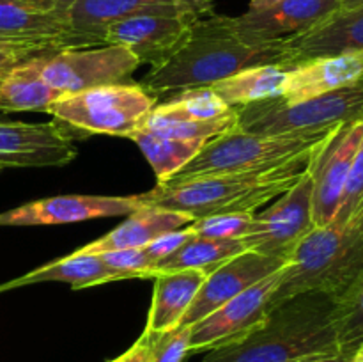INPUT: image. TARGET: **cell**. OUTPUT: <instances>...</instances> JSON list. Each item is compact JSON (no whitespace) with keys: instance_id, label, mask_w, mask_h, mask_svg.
I'll list each match as a JSON object with an SVG mask.
<instances>
[{"instance_id":"obj_1","label":"cell","mask_w":363,"mask_h":362,"mask_svg":"<svg viewBox=\"0 0 363 362\" xmlns=\"http://www.w3.org/2000/svg\"><path fill=\"white\" fill-rule=\"evenodd\" d=\"M262 64H293L282 39L248 45L234 31L233 16L213 13L197 18L186 41L165 62L151 67L140 85L160 98L186 89L211 87L245 67Z\"/></svg>"},{"instance_id":"obj_2","label":"cell","mask_w":363,"mask_h":362,"mask_svg":"<svg viewBox=\"0 0 363 362\" xmlns=\"http://www.w3.org/2000/svg\"><path fill=\"white\" fill-rule=\"evenodd\" d=\"M333 309L335 300L325 293L287 298L248 336L208 351L202 362H301L340 353Z\"/></svg>"},{"instance_id":"obj_3","label":"cell","mask_w":363,"mask_h":362,"mask_svg":"<svg viewBox=\"0 0 363 362\" xmlns=\"http://www.w3.org/2000/svg\"><path fill=\"white\" fill-rule=\"evenodd\" d=\"M315 151L318 148L308 155L268 169L195 177L155 187L140 194V197L147 206L188 213L194 220L223 213H255V209L280 197L303 176Z\"/></svg>"},{"instance_id":"obj_4","label":"cell","mask_w":363,"mask_h":362,"mask_svg":"<svg viewBox=\"0 0 363 362\" xmlns=\"http://www.w3.org/2000/svg\"><path fill=\"white\" fill-rule=\"evenodd\" d=\"M363 273V202L344 222L314 227L280 273L272 309L301 293L339 300Z\"/></svg>"},{"instance_id":"obj_5","label":"cell","mask_w":363,"mask_h":362,"mask_svg":"<svg viewBox=\"0 0 363 362\" xmlns=\"http://www.w3.org/2000/svg\"><path fill=\"white\" fill-rule=\"evenodd\" d=\"M335 128L315 131H294V133L261 135L236 130L211 138L190 163L174 174L165 185L195 180L218 174L247 172V170L268 169L284 162L308 155L328 138ZM158 187V185H156ZM163 187V185H162Z\"/></svg>"},{"instance_id":"obj_6","label":"cell","mask_w":363,"mask_h":362,"mask_svg":"<svg viewBox=\"0 0 363 362\" xmlns=\"http://www.w3.org/2000/svg\"><path fill=\"white\" fill-rule=\"evenodd\" d=\"M156 105L158 98L140 84H112L59 96L46 114L55 123L87 133L130 138L144 126Z\"/></svg>"},{"instance_id":"obj_7","label":"cell","mask_w":363,"mask_h":362,"mask_svg":"<svg viewBox=\"0 0 363 362\" xmlns=\"http://www.w3.org/2000/svg\"><path fill=\"white\" fill-rule=\"evenodd\" d=\"M360 119H363V78L291 105L273 98L238 106V128L261 135L330 130Z\"/></svg>"},{"instance_id":"obj_8","label":"cell","mask_w":363,"mask_h":362,"mask_svg":"<svg viewBox=\"0 0 363 362\" xmlns=\"http://www.w3.org/2000/svg\"><path fill=\"white\" fill-rule=\"evenodd\" d=\"M43 80L60 94L112 84H130L140 66L137 57L119 45L69 48L34 55Z\"/></svg>"},{"instance_id":"obj_9","label":"cell","mask_w":363,"mask_h":362,"mask_svg":"<svg viewBox=\"0 0 363 362\" xmlns=\"http://www.w3.org/2000/svg\"><path fill=\"white\" fill-rule=\"evenodd\" d=\"M315 227L312 213L311 170L284 192L269 208L255 213L247 236L241 238L245 251L275 256L289 261L298 245Z\"/></svg>"},{"instance_id":"obj_10","label":"cell","mask_w":363,"mask_h":362,"mask_svg":"<svg viewBox=\"0 0 363 362\" xmlns=\"http://www.w3.org/2000/svg\"><path fill=\"white\" fill-rule=\"evenodd\" d=\"M67 23L78 48L101 46L103 34L113 21L144 14H188L208 16L215 13V0H62Z\"/></svg>"},{"instance_id":"obj_11","label":"cell","mask_w":363,"mask_h":362,"mask_svg":"<svg viewBox=\"0 0 363 362\" xmlns=\"http://www.w3.org/2000/svg\"><path fill=\"white\" fill-rule=\"evenodd\" d=\"M280 273L282 268L191 325L190 355L238 343L257 329L272 311V297L280 283Z\"/></svg>"},{"instance_id":"obj_12","label":"cell","mask_w":363,"mask_h":362,"mask_svg":"<svg viewBox=\"0 0 363 362\" xmlns=\"http://www.w3.org/2000/svg\"><path fill=\"white\" fill-rule=\"evenodd\" d=\"M0 38L34 55L78 48L62 0H0Z\"/></svg>"},{"instance_id":"obj_13","label":"cell","mask_w":363,"mask_h":362,"mask_svg":"<svg viewBox=\"0 0 363 362\" xmlns=\"http://www.w3.org/2000/svg\"><path fill=\"white\" fill-rule=\"evenodd\" d=\"M363 138V119L340 124L308 162L312 177V213L315 227L333 222L342 201L351 163Z\"/></svg>"},{"instance_id":"obj_14","label":"cell","mask_w":363,"mask_h":362,"mask_svg":"<svg viewBox=\"0 0 363 362\" xmlns=\"http://www.w3.org/2000/svg\"><path fill=\"white\" fill-rule=\"evenodd\" d=\"M144 206L140 195H59L0 213V226H60L124 216Z\"/></svg>"},{"instance_id":"obj_15","label":"cell","mask_w":363,"mask_h":362,"mask_svg":"<svg viewBox=\"0 0 363 362\" xmlns=\"http://www.w3.org/2000/svg\"><path fill=\"white\" fill-rule=\"evenodd\" d=\"M195 20L197 18L188 14H144L124 18L106 27L103 43L124 46L137 57L138 62L156 67L186 41Z\"/></svg>"},{"instance_id":"obj_16","label":"cell","mask_w":363,"mask_h":362,"mask_svg":"<svg viewBox=\"0 0 363 362\" xmlns=\"http://www.w3.org/2000/svg\"><path fill=\"white\" fill-rule=\"evenodd\" d=\"M286 265V259L259 254V252L245 251L234 256L206 277L204 284L195 295L190 309L181 319L179 325H195L206 316L215 312L216 309L222 307L230 298L238 297L254 284L279 272Z\"/></svg>"},{"instance_id":"obj_17","label":"cell","mask_w":363,"mask_h":362,"mask_svg":"<svg viewBox=\"0 0 363 362\" xmlns=\"http://www.w3.org/2000/svg\"><path fill=\"white\" fill-rule=\"evenodd\" d=\"M77 148L59 123L0 121V165L60 167L73 162Z\"/></svg>"},{"instance_id":"obj_18","label":"cell","mask_w":363,"mask_h":362,"mask_svg":"<svg viewBox=\"0 0 363 362\" xmlns=\"http://www.w3.org/2000/svg\"><path fill=\"white\" fill-rule=\"evenodd\" d=\"M339 9L340 0H284L268 9L233 16V27L248 45H269L308 31Z\"/></svg>"},{"instance_id":"obj_19","label":"cell","mask_w":363,"mask_h":362,"mask_svg":"<svg viewBox=\"0 0 363 362\" xmlns=\"http://www.w3.org/2000/svg\"><path fill=\"white\" fill-rule=\"evenodd\" d=\"M293 64L363 52V6L339 9L308 31L282 39Z\"/></svg>"},{"instance_id":"obj_20","label":"cell","mask_w":363,"mask_h":362,"mask_svg":"<svg viewBox=\"0 0 363 362\" xmlns=\"http://www.w3.org/2000/svg\"><path fill=\"white\" fill-rule=\"evenodd\" d=\"M360 78H363V52L308 59L291 67L280 99L287 105L305 102L354 84Z\"/></svg>"},{"instance_id":"obj_21","label":"cell","mask_w":363,"mask_h":362,"mask_svg":"<svg viewBox=\"0 0 363 362\" xmlns=\"http://www.w3.org/2000/svg\"><path fill=\"white\" fill-rule=\"evenodd\" d=\"M190 222H194V219L188 213L145 204L144 208L130 213L128 219L116 229L74 252L77 254H105V252L123 251V248L145 247L162 234L183 229Z\"/></svg>"},{"instance_id":"obj_22","label":"cell","mask_w":363,"mask_h":362,"mask_svg":"<svg viewBox=\"0 0 363 362\" xmlns=\"http://www.w3.org/2000/svg\"><path fill=\"white\" fill-rule=\"evenodd\" d=\"M206 277L208 275L202 270L194 268L158 273L152 277L155 291L145 332L162 334L176 329L190 309Z\"/></svg>"},{"instance_id":"obj_23","label":"cell","mask_w":363,"mask_h":362,"mask_svg":"<svg viewBox=\"0 0 363 362\" xmlns=\"http://www.w3.org/2000/svg\"><path fill=\"white\" fill-rule=\"evenodd\" d=\"M59 96L62 94L41 78L34 55L0 71L2 112H46Z\"/></svg>"},{"instance_id":"obj_24","label":"cell","mask_w":363,"mask_h":362,"mask_svg":"<svg viewBox=\"0 0 363 362\" xmlns=\"http://www.w3.org/2000/svg\"><path fill=\"white\" fill-rule=\"evenodd\" d=\"M294 64H262L245 67L233 77L211 85L213 91L229 106H245L284 94L287 75Z\"/></svg>"},{"instance_id":"obj_25","label":"cell","mask_w":363,"mask_h":362,"mask_svg":"<svg viewBox=\"0 0 363 362\" xmlns=\"http://www.w3.org/2000/svg\"><path fill=\"white\" fill-rule=\"evenodd\" d=\"M116 280L123 279L103 263L101 256L73 252L71 256H66L59 261H53L27 273L21 279H16L7 287L39 283H66L73 290H82V287L99 286V284L116 283Z\"/></svg>"},{"instance_id":"obj_26","label":"cell","mask_w":363,"mask_h":362,"mask_svg":"<svg viewBox=\"0 0 363 362\" xmlns=\"http://www.w3.org/2000/svg\"><path fill=\"white\" fill-rule=\"evenodd\" d=\"M130 138L147 158L149 165L155 170L158 187L165 185L174 174L179 172L208 144V141H188V138L156 133L144 126L131 133Z\"/></svg>"},{"instance_id":"obj_27","label":"cell","mask_w":363,"mask_h":362,"mask_svg":"<svg viewBox=\"0 0 363 362\" xmlns=\"http://www.w3.org/2000/svg\"><path fill=\"white\" fill-rule=\"evenodd\" d=\"M245 252L241 240H213V238H190L183 247L155 268V275L176 270H202L206 275L229 261L234 256Z\"/></svg>"},{"instance_id":"obj_28","label":"cell","mask_w":363,"mask_h":362,"mask_svg":"<svg viewBox=\"0 0 363 362\" xmlns=\"http://www.w3.org/2000/svg\"><path fill=\"white\" fill-rule=\"evenodd\" d=\"M144 128L156 131V133L170 135L176 138H188V141H211L223 133L238 128V106H233L227 114L211 121H190L177 119V117L162 116L152 110L151 116L145 121Z\"/></svg>"},{"instance_id":"obj_29","label":"cell","mask_w":363,"mask_h":362,"mask_svg":"<svg viewBox=\"0 0 363 362\" xmlns=\"http://www.w3.org/2000/svg\"><path fill=\"white\" fill-rule=\"evenodd\" d=\"M230 109L233 106L227 105L211 87H197L174 92L167 102L155 106V112L177 119L211 121L227 114Z\"/></svg>"},{"instance_id":"obj_30","label":"cell","mask_w":363,"mask_h":362,"mask_svg":"<svg viewBox=\"0 0 363 362\" xmlns=\"http://www.w3.org/2000/svg\"><path fill=\"white\" fill-rule=\"evenodd\" d=\"M333 325L340 351L353 353L363 344V273L339 300H335Z\"/></svg>"},{"instance_id":"obj_31","label":"cell","mask_w":363,"mask_h":362,"mask_svg":"<svg viewBox=\"0 0 363 362\" xmlns=\"http://www.w3.org/2000/svg\"><path fill=\"white\" fill-rule=\"evenodd\" d=\"M255 213H223L209 215L188 224L191 234L197 238H213V240H241L247 236L254 222Z\"/></svg>"},{"instance_id":"obj_32","label":"cell","mask_w":363,"mask_h":362,"mask_svg":"<svg viewBox=\"0 0 363 362\" xmlns=\"http://www.w3.org/2000/svg\"><path fill=\"white\" fill-rule=\"evenodd\" d=\"M101 256L103 263L123 280L126 279H152L156 263L147 254L145 247L123 248V251L105 252Z\"/></svg>"},{"instance_id":"obj_33","label":"cell","mask_w":363,"mask_h":362,"mask_svg":"<svg viewBox=\"0 0 363 362\" xmlns=\"http://www.w3.org/2000/svg\"><path fill=\"white\" fill-rule=\"evenodd\" d=\"M190 337L191 325H177L167 332L149 334L151 362H184L190 357Z\"/></svg>"},{"instance_id":"obj_34","label":"cell","mask_w":363,"mask_h":362,"mask_svg":"<svg viewBox=\"0 0 363 362\" xmlns=\"http://www.w3.org/2000/svg\"><path fill=\"white\" fill-rule=\"evenodd\" d=\"M363 202V138L360 142L353 163H351L350 176H347L346 188H344L342 201H340L339 212H337L333 222H344L350 219Z\"/></svg>"},{"instance_id":"obj_35","label":"cell","mask_w":363,"mask_h":362,"mask_svg":"<svg viewBox=\"0 0 363 362\" xmlns=\"http://www.w3.org/2000/svg\"><path fill=\"white\" fill-rule=\"evenodd\" d=\"M190 238H194V234H191L190 227L186 226L183 227V229L170 231V233H165L162 234V236H158L156 240H152L151 243L145 245V251H147V254L151 256L152 261H155L156 266H158V263H162L163 259H167L169 256H172L174 252L179 251V248L183 247Z\"/></svg>"},{"instance_id":"obj_36","label":"cell","mask_w":363,"mask_h":362,"mask_svg":"<svg viewBox=\"0 0 363 362\" xmlns=\"http://www.w3.org/2000/svg\"><path fill=\"white\" fill-rule=\"evenodd\" d=\"M126 362H151V339L147 332L142 334L126 351Z\"/></svg>"},{"instance_id":"obj_37","label":"cell","mask_w":363,"mask_h":362,"mask_svg":"<svg viewBox=\"0 0 363 362\" xmlns=\"http://www.w3.org/2000/svg\"><path fill=\"white\" fill-rule=\"evenodd\" d=\"M23 59H28V57L21 55V53H16V52H11V50L0 48V71L7 70V67L14 66V64L21 62Z\"/></svg>"},{"instance_id":"obj_38","label":"cell","mask_w":363,"mask_h":362,"mask_svg":"<svg viewBox=\"0 0 363 362\" xmlns=\"http://www.w3.org/2000/svg\"><path fill=\"white\" fill-rule=\"evenodd\" d=\"M350 355L351 353H344V351H340V353L328 355V357L307 358V361H301V362H347V361H350Z\"/></svg>"},{"instance_id":"obj_39","label":"cell","mask_w":363,"mask_h":362,"mask_svg":"<svg viewBox=\"0 0 363 362\" xmlns=\"http://www.w3.org/2000/svg\"><path fill=\"white\" fill-rule=\"evenodd\" d=\"M284 2V0H250L248 4V9L250 11H261V9H268V7L277 6V4Z\"/></svg>"},{"instance_id":"obj_40","label":"cell","mask_w":363,"mask_h":362,"mask_svg":"<svg viewBox=\"0 0 363 362\" xmlns=\"http://www.w3.org/2000/svg\"><path fill=\"white\" fill-rule=\"evenodd\" d=\"M0 48H4V50H11V52H16V53H21V55H25V57H32V55H34V53L27 52V50L20 48V46L13 45V43L6 41V39H2V38H0Z\"/></svg>"},{"instance_id":"obj_41","label":"cell","mask_w":363,"mask_h":362,"mask_svg":"<svg viewBox=\"0 0 363 362\" xmlns=\"http://www.w3.org/2000/svg\"><path fill=\"white\" fill-rule=\"evenodd\" d=\"M358 6H363V0H340V9H354Z\"/></svg>"},{"instance_id":"obj_42","label":"cell","mask_w":363,"mask_h":362,"mask_svg":"<svg viewBox=\"0 0 363 362\" xmlns=\"http://www.w3.org/2000/svg\"><path fill=\"white\" fill-rule=\"evenodd\" d=\"M347 362H363V344H360V346L350 355V361Z\"/></svg>"},{"instance_id":"obj_43","label":"cell","mask_w":363,"mask_h":362,"mask_svg":"<svg viewBox=\"0 0 363 362\" xmlns=\"http://www.w3.org/2000/svg\"><path fill=\"white\" fill-rule=\"evenodd\" d=\"M110 362H126V351H124L123 355H119L117 358H113V361H110Z\"/></svg>"},{"instance_id":"obj_44","label":"cell","mask_w":363,"mask_h":362,"mask_svg":"<svg viewBox=\"0 0 363 362\" xmlns=\"http://www.w3.org/2000/svg\"><path fill=\"white\" fill-rule=\"evenodd\" d=\"M4 169V165H0V170H2Z\"/></svg>"}]
</instances>
